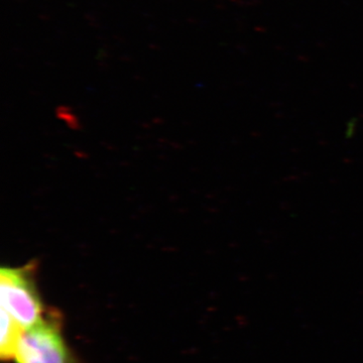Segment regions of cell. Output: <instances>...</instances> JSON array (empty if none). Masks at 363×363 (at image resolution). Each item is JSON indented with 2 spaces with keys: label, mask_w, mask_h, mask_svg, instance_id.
Here are the masks:
<instances>
[{
  "label": "cell",
  "mask_w": 363,
  "mask_h": 363,
  "mask_svg": "<svg viewBox=\"0 0 363 363\" xmlns=\"http://www.w3.org/2000/svg\"><path fill=\"white\" fill-rule=\"evenodd\" d=\"M35 266L2 267L0 272L1 309L23 329L39 323L47 315L35 281Z\"/></svg>",
  "instance_id": "6da1fadb"
},
{
  "label": "cell",
  "mask_w": 363,
  "mask_h": 363,
  "mask_svg": "<svg viewBox=\"0 0 363 363\" xmlns=\"http://www.w3.org/2000/svg\"><path fill=\"white\" fill-rule=\"evenodd\" d=\"M13 359L16 363H81L64 338L61 316L52 311L23 332Z\"/></svg>",
  "instance_id": "7a4b0ae2"
},
{
  "label": "cell",
  "mask_w": 363,
  "mask_h": 363,
  "mask_svg": "<svg viewBox=\"0 0 363 363\" xmlns=\"http://www.w3.org/2000/svg\"><path fill=\"white\" fill-rule=\"evenodd\" d=\"M25 329L14 321L9 313L1 309V340H0V355L2 360L13 359L16 346Z\"/></svg>",
  "instance_id": "3957f363"
}]
</instances>
